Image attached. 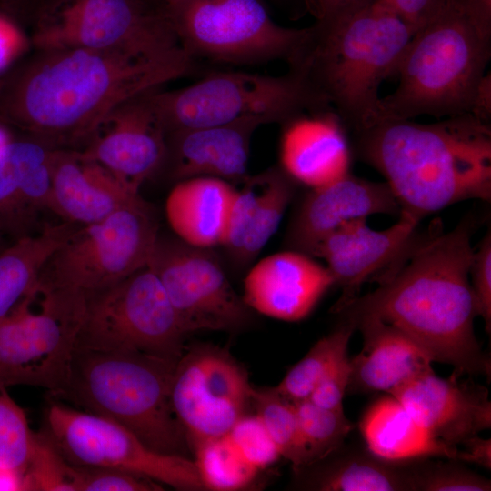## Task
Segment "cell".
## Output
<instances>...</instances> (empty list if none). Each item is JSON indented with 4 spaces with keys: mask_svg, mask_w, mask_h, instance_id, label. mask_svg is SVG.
<instances>
[{
    "mask_svg": "<svg viewBox=\"0 0 491 491\" xmlns=\"http://www.w3.org/2000/svg\"><path fill=\"white\" fill-rule=\"evenodd\" d=\"M192 63L185 49H35L0 75V121L54 149L86 143L115 108L185 75Z\"/></svg>",
    "mask_w": 491,
    "mask_h": 491,
    "instance_id": "1",
    "label": "cell"
},
{
    "mask_svg": "<svg viewBox=\"0 0 491 491\" xmlns=\"http://www.w3.org/2000/svg\"><path fill=\"white\" fill-rule=\"evenodd\" d=\"M475 226L474 216H466L445 232L435 220L376 289L333 313L346 322L377 318L412 339L433 362L452 366L457 376H489L490 358L474 331L478 311L469 269Z\"/></svg>",
    "mask_w": 491,
    "mask_h": 491,
    "instance_id": "2",
    "label": "cell"
},
{
    "mask_svg": "<svg viewBox=\"0 0 491 491\" xmlns=\"http://www.w3.org/2000/svg\"><path fill=\"white\" fill-rule=\"evenodd\" d=\"M353 135L356 155L384 175L400 213L419 223L456 203L491 200L487 121L472 114L431 124L386 119Z\"/></svg>",
    "mask_w": 491,
    "mask_h": 491,
    "instance_id": "3",
    "label": "cell"
},
{
    "mask_svg": "<svg viewBox=\"0 0 491 491\" xmlns=\"http://www.w3.org/2000/svg\"><path fill=\"white\" fill-rule=\"evenodd\" d=\"M414 31L377 1L316 22L289 63L353 133L377 121L381 83L394 76Z\"/></svg>",
    "mask_w": 491,
    "mask_h": 491,
    "instance_id": "4",
    "label": "cell"
},
{
    "mask_svg": "<svg viewBox=\"0 0 491 491\" xmlns=\"http://www.w3.org/2000/svg\"><path fill=\"white\" fill-rule=\"evenodd\" d=\"M490 55L491 36L448 0L412 36L394 75L396 88L380 97L376 122L472 114Z\"/></svg>",
    "mask_w": 491,
    "mask_h": 491,
    "instance_id": "5",
    "label": "cell"
},
{
    "mask_svg": "<svg viewBox=\"0 0 491 491\" xmlns=\"http://www.w3.org/2000/svg\"><path fill=\"white\" fill-rule=\"evenodd\" d=\"M176 363L141 353L76 348L59 397L123 426L157 452L188 457L191 450L170 403Z\"/></svg>",
    "mask_w": 491,
    "mask_h": 491,
    "instance_id": "6",
    "label": "cell"
},
{
    "mask_svg": "<svg viewBox=\"0 0 491 491\" xmlns=\"http://www.w3.org/2000/svg\"><path fill=\"white\" fill-rule=\"evenodd\" d=\"M156 91L150 99L166 135L246 118L286 123L306 111L330 110L294 70L281 76L216 73L184 88Z\"/></svg>",
    "mask_w": 491,
    "mask_h": 491,
    "instance_id": "7",
    "label": "cell"
},
{
    "mask_svg": "<svg viewBox=\"0 0 491 491\" xmlns=\"http://www.w3.org/2000/svg\"><path fill=\"white\" fill-rule=\"evenodd\" d=\"M86 297L63 290L26 295L0 321V378L6 385L66 388Z\"/></svg>",
    "mask_w": 491,
    "mask_h": 491,
    "instance_id": "8",
    "label": "cell"
},
{
    "mask_svg": "<svg viewBox=\"0 0 491 491\" xmlns=\"http://www.w3.org/2000/svg\"><path fill=\"white\" fill-rule=\"evenodd\" d=\"M157 237L155 211L139 195L105 219L79 226L46 261L37 288L88 298L145 266Z\"/></svg>",
    "mask_w": 491,
    "mask_h": 491,
    "instance_id": "9",
    "label": "cell"
},
{
    "mask_svg": "<svg viewBox=\"0 0 491 491\" xmlns=\"http://www.w3.org/2000/svg\"><path fill=\"white\" fill-rule=\"evenodd\" d=\"M185 336L161 282L146 265L86 298L76 348L177 362Z\"/></svg>",
    "mask_w": 491,
    "mask_h": 491,
    "instance_id": "10",
    "label": "cell"
},
{
    "mask_svg": "<svg viewBox=\"0 0 491 491\" xmlns=\"http://www.w3.org/2000/svg\"><path fill=\"white\" fill-rule=\"evenodd\" d=\"M182 46L195 55L227 63L284 58L292 62L310 27H284L260 0H182L166 11Z\"/></svg>",
    "mask_w": 491,
    "mask_h": 491,
    "instance_id": "11",
    "label": "cell"
},
{
    "mask_svg": "<svg viewBox=\"0 0 491 491\" xmlns=\"http://www.w3.org/2000/svg\"><path fill=\"white\" fill-rule=\"evenodd\" d=\"M43 432L73 465L122 470L181 491L205 490L193 458L157 452L101 416L53 401Z\"/></svg>",
    "mask_w": 491,
    "mask_h": 491,
    "instance_id": "12",
    "label": "cell"
},
{
    "mask_svg": "<svg viewBox=\"0 0 491 491\" xmlns=\"http://www.w3.org/2000/svg\"><path fill=\"white\" fill-rule=\"evenodd\" d=\"M35 49L130 48L167 54L184 48L167 13L143 0H65L38 23Z\"/></svg>",
    "mask_w": 491,
    "mask_h": 491,
    "instance_id": "13",
    "label": "cell"
},
{
    "mask_svg": "<svg viewBox=\"0 0 491 491\" xmlns=\"http://www.w3.org/2000/svg\"><path fill=\"white\" fill-rule=\"evenodd\" d=\"M147 266L161 282L186 335L237 333L252 325L254 311L235 292L212 248L158 235Z\"/></svg>",
    "mask_w": 491,
    "mask_h": 491,
    "instance_id": "14",
    "label": "cell"
},
{
    "mask_svg": "<svg viewBox=\"0 0 491 491\" xmlns=\"http://www.w3.org/2000/svg\"><path fill=\"white\" fill-rule=\"evenodd\" d=\"M253 388L246 370L224 348L199 344L184 351L173 372L170 403L191 453L247 413Z\"/></svg>",
    "mask_w": 491,
    "mask_h": 491,
    "instance_id": "15",
    "label": "cell"
},
{
    "mask_svg": "<svg viewBox=\"0 0 491 491\" xmlns=\"http://www.w3.org/2000/svg\"><path fill=\"white\" fill-rule=\"evenodd\" d=\"M153 92V91H152ZM150 93L115 108L102 122L82 150L119 180L138 190L166 159V134L150 99Z\"/></svg>",
    "mask_w": 491,
    "mask_h": 491,
    "instance_id": "16",
    "label": "cell"
},
{
    "mask_svg": "<svg viewBox=\"0 0 491 491\" xmlns=\"http://www.w3.org/2000/svg\"><path fill=\"white\" fill-rule=\"evenodd\" d=\"M418 224L405 213L384 230L370 228L366 219H355L321 242L314 256L326 260L334 285L342 288L332 312L356 297L364 283L378 280L403 261L418 237Z\"/></svg>",
    "mask_w": 491,
    "mask_h": 491,
    "instance_id": "17",
    "label": "cell"
},
{
    "mask_svg": "<svg viewBox=\"0 0 491 491\" xmlns=\"http://www.w3.org/2000/svg\"><path fill=\"white\" fill-rule=\"evenodd\" d=\"M400 207L386 182L346 174L311 189L300 201L286 229L288 249L314 256L321 242L339 226L376 214L399 215Z\"/></svg>",
    "mask_w": 491,
    "mask_h": 491,
    "instance_id": "18",
    "label": "cell"
},
{
    "mask_svg": "<svg viewBox=\"0 0 491 491\" xmlns=\"http://www.w3.org/2000/svg\"><path fill=\"white\" fill-rule=\"evenodd\" d=\"M458 377L453 372L450 377L443 378L433 371L405 383L389 395L432 436L458 447L491 427L488 390Z\"/></svg>",
    "mask_w": 491,
    "mask_h": 491,
    "instance_id": "19",
    "label": "cell"
},
{
    "mask_svg": "<svg viewBox=\"0 0 491 491\" xmlns=\"http://www.w3.org/2000/svg\"><path fill=\"white\" fill-rule=\"evenodd\" d=\"M332 286L326 266L289 249L270 255L249 269L242 297L255 312L295 322L306 317Z\"/></svg>",
    "mask_w": 491,
    "mask_h": 491,
    "instance_id": "20",
    "label": "cell"
},
{
    "mask_svg": "<svg viewBox=\"0 0 491 491\" xmlns=\"http://www.w3.org/2000/svg\"><path fill=\"white\" fill-rule=\"evenodd\" d=\"M235 190L221 246L231 267L246 269L276 231L296 192V182L281 167L247 175Z\"/></svg>",
    "mask_w": 491,
    "mask_h": 491,
    "instance_id": "21",
    "label": "cell"
},
{
    "mask_svg": "<svg viewBox=\"0 0 491 491\" xmlns=\"http://www.w3.org/2000/svg\"><path fill=\"white\" fill-rule=\"evenodd\" d=\"M265 124L260 118H246L168 133L164 166H167L169 177L175 182L211 176L241 183L248 175L251 138Z\"/></svg>",
    "mask_w": 491,
    "mask_h": 491,
    "instance_id": "22",
    "label": "cell"
},
{
    "mask_svg": "<svg viewBox=\"0 0 491 491\" xmlns=\"http://www.w3.org/2000/svg\"><path fill=\"white\" fill-rule=\"evenodd\" d=\"M139 195L77 150L53 149L49 210L64 221L80 226L101 221Z\"/></svg>",
    "mask_w": 491,
    "mask_h": 491,
    "instance_id": "23",
    "label": "cell"
},
{
    "mask_svg": "<svg viewBox=\"0 0 491 491\" xmlns=\"http://www.w3.org/2000/svg\"><path fill=\"white\" fill-rule=\"evenodd\" d=\"M310 114L285 123L280 167L296 183L314 189L349 173L351 151L345 126L335 112Z\"/></svg>",
    "mask_w": 491,
    "mask_h": 491,
    "instance_id": "24",
    "label": "cell"
},
{
    "mask_svg": "<svg viewBox=\"0 0 491 491\" xmlns=\"http://www.w3.org/2000/svg\"><path fill=\"white\" fill-rule=\"evenodd\" d=\"M348 323L362 333L363 347L349 357L346 393L390 394L405 383L434 371L431 357L394 326L369 316Z\"/></svg>",
    "mask_w": 491,
    "mask_h": 491,
    "instance_id": "25",
    "label": "cell"
},
{
    "mask_svg": "<svg viewBox=\"0 0 491 491\" xmlns=\"http://www.w3.org/2000/svg\"><path fill=\"white\" fill-rule=\"evenodd\" d=\"M54 148L34 138L12 140L0 153V232L19 233L49 209Z\"/></svg>",
    "mask_w": 491,
    "mask_h": 491,
    "instance_id": "26",
    "label": "cell"
},
{
    "mask_svg": "<svg viewBox=\"0 0 491 491\" xmlns=\"http://www.w3.org/2000/svg\"><path fill=\"white\" fill-rule=\"evenodd\" d=\"M235 189L227 181L197 176L176 182L165 202L166 218L176 237L201 248L222 246Z\"/></svg>",
    "mask_w": 491,
    "mask_h": 491,
    "instance_id": "27",
    "label": "cell"
},
{
    "mask_svg": "<svg viewBox=\"0 0 491 491\" xmlns=\"http://www.w3.org/2000/svg\"><path fill=\"white\" fill-rule=\"evenodd\" d=\"M409 461L392 462L344 445L295 472L296 486L314 491H413Z\"/></svg>",
    "mask_w": 491,
    "mask_h": 491,
    "instance_id": "28",
    "label": "cell"
},
{
    "mask_svg": "<svg viewBox=\"0 0 491 491\" xmlns=\"http://www.w3.org/2000/svg\"><path fill=\"white\" fill-rule=\"evenodd\" d=\"M359 428L366 448L392 462L432 456L456 461L458 447L430 433L393 396H381L363 414Z\"/></svg>",
    "mask_w": 491,
    "mask_h": 491,
    "instance_id": "29",
    "label": "cell"
},
{
    "mask_svg": "<svg viewBox=\"0 0 491 491\" xmlns=\"http://www.w3.org/2000/svg\"><path fill=\"white\" fill-rule=\"evenodd\" d=\"M78 227L65 221L47 225L39 234L21 236L0 252V321L36 287L46 261Z\"/></svg>",
    "mask_w": 491,
    "mask_h": 491,
    "instance_id": "30",
    "label": "cell"
},
{
    "mask_svg": "<svg viewBox=\"0 0 491 491\" xmlns=\"http://www.w3.org/2000/svg\"><path fill=\"white\" fill-rule=\"evenodd\" d=\"M356 330L354 325L339 321L330 334L320 338L286 374L276 389L286 399L308 398L319 380L343 357Z\"/></svg>",
    "mask_w": 491,
    "mask_h": 491,
    "instance_id": "31",
    "label": "cell"
},
{
    "mask_svg": "<svg viewBox=\"0 0 491 491\" xmlns=\"http://www.w3.org/2000/svg\"><path fill=\"white\" fill-rule=\"evenodd\" d=\"M192 454L205 490H241L259 472L236 450L226 434L199 443Z\"/></svg>",
    "mask_w": 491,
    "mask_h": 491,
    "instance_id": "32",
    "label": "cell"
},
{
    "mask_svg": "<svg viewBox=\"0 0 491 491\" xmlns=\"http://www.w3.org/2000/svg\"><path fill=\"white\" fill-rule=\"evenodd\" d=\"M252 406L276 445L281 457L290 462L294 472L307 466V454L293 402L275 386L253 388Z\"/></svg>",
    "mask_w": 491,
    "mask_h": 491,
    "instance_id": "33",
    "label": "cell"
},
{
    "mask_svg": "<svg viewBox=\"0 0 491 491\" xmlns=\"http://www.w3.org/2000/svg\"><path fill=\"white\" fill-rule=\"evenodd\" d=\"M292 402L307 454L306 466L322 460L344 445L353 428L344 409L322 407L309 398Z\"/></svg>",
    "mask_w": 491,
    "mask_h": 491,
    "instance_id": "34",
    "label": "cell"
},
{
    "mask_svg": "<svg viewBox=\"0 0 491 491\" xmlns=\"http://www.w3.org/2000/svg\"><path fill=\"white\" fill-rule=\"evenodd\" d=\"M0 378V466L21 475L33 453L36 433L28 424L24 409L7 392Z\"/></svg>",
    "mask_w": 491,
    "mask_h": 491,
    "instance_id": "35",
    "label": "cell"
},
{
    "mask_svg": "<svg viewBox=\"0 0 491 491\" xmlns=\"http://www.w3.org/2000/svg\"><path fill=\"white\" fill-rule=\"evenodd\" d=\"M23 490L75 491V466L68 462L45 434L36 433L30 459L22 473Z\"/></svg>",
    "mask_w": 491,
    "mask_h": 491,
    "instance_id": "36",
    "label": "cell"
},
{
    "mask_svg": "<svg viewBox=\"0 0 491 491\" xmlns=\"http://www.w3.org/2000/svg\"><path fill=\"white\" fill-rule=\"evenodd\" d=\"M413 491H490L491 482L460 462L410 460Z\"/></svg>",
    "mask_w": 491,
    "mask_h": 491,
    "instance_id": "37",
    "label": "cell"
},
{
    "mask_svg": "<svg viewBox=\"0 0 491 491\" xmlns=\"http://www.w3.org/2000/svg\"><path fill=\"white\" fill-rule=\"evenodd\" d=\"M226 435L243 457L259 471L281 457L276 445L256 413L244 415Z\"/></svg>",
    "mask_w": 491,
    "mask_h": 491,
    "instance_id": "38",
    "label": "cell"
},
{
    "mask_svg": "<svg viewBox=\"0 0 491 491\" xmlns=\"http://www.w3.org/2000/svg\"><path fill=\"white\" fill-rule=\"evenodd\" d=\"M164 489L162 485L153 480L122 470L75 466V491H158Z\"/></svg>",
    "mask_w": 491,
    "mask_h": 491,
    "instance_id": "39",
    "label": "cell"
},
{
    "mask_svg": "<svg viewBox=\"0 0 491 491\" xmlns=\"http://www.w3.org/2000/svg\"><path fill=\"white\" fill-rule=\"evenodd\" d=\"M471 286L476 301L478 316L491 328V233H486L478 247L474 250L469 269Z\"/></svg>",
    "mask_w": 491,
    "mask_h": 491,
    "instance_id": "40",
    "label": "cell"
},
{
    "mask_svg": "<svg viewBox=\"0 0 491 491\" xmlns=\"http://www.w3.org/2000/svg\"><path fill=\"white\" fill-rule=\"evenodd\" d=\"M349 376V356H346L319 380L308 398L322 407L344 409L343 399L347 391Z\"/></svg>",
    "mask_w": 491,
    "mask_h": 491,
    "instance_id": "41",
    "label": "cell"
},
{
    "mask_svg": "<svg viewBox=\"0 0 491 491\" xmlns=\"http://www.w3.org/2000/svg\"><path fill=\"white\" fill-rule=\"evenodd\" d=\"M395 13L416 33L431 20L448 0H376Z\"/></svg>",
    "mask_w": 491,
    "mask_h": 491,
    "instance_id": "42",
    "label": "cell"
},
{
    "mask_svg": "<svg viewBox=\"0 0 491 491\" xmlns=\"http://www.w3.org/2000/svg\"><path fill=\"white\" fill-rule=\"evenodd\" d=\"M28 40L9 17L0 14V75L25 54Z\"/></svg>",
    "mask_w": 491,
    "mask_h": 491,
    "instance_id": "43",
    "label": "cell"
},
{
    "mask_svg": "<svg viewBox=\"0 0 491 491\" xmlns=\"http://www.w3.org/2000/svg\"><path fill=\"white\" fill-rule=\"evenodd\" d=\"M376 0H312V9L317 22H326L349 15Z\"/></svg>",
    "mask_w": 491,
    "mask_h": 491,
    "instance_id": "44",
    "label": "cell"
},
{
    "mask_svg": "<svg viewBox=\"0 0 491 491\" xmlns=\"http://www.w3.org/2000/svg\"><path fill=\"white\" fill-rule=\"evenodd\" d=\"M459 446L456 461L460 463H471L480 466L486 469L491 468V441L478 436H475Z\"/></svg>",
    "mask_w": 491,
    "mask_h": 491,
    "instance_id": "45",
    "label": "cell"
},
{
    "mask_svg": "<svg viewBox=\"0 0 491 491\" xmlns=\"http://www.w3.org/2000/svg\"><path fill=\"white\" fill-rule=\"evenodd\" d=\"M466 16L486 35L491 36V0H455Z\"/></svg>",
    "mask_w": 491,
    "mask_h": 491,
    "instance_id": "46",
    "label": "cell"
},
{
    "mask_svg": "<svg viewBox=\"0 0 491 491\" xmlns=\"http://www.w3.org/2000/svg\"><path fill=\"white\" fill-rule=\"evenodd\" d=\"M0 490H23L21 475L0 466Z\"/></svg>",
    "mask_w": 491,
    "mask_h": 491,
    "instance_id": "47",
    "label": "cell"
},
{
    "mask_svg": "<svg viewBox=\"0 0 491 491\" xmlns=\"http://www.w3.org/2000/svg\"><path fill=\"white\" fill-rule=\"evenodd\" d=\"M10 139L11 138L7 135L5 129L2 125H0V153L6 145V144L10 141Z\"/></svg>",
    "mask_w": 491,
    "mask_h": 491,
    "instance_id": "48",
    "label": "cell"
},
{
    "mask_svg": "<svg viewBox=\"0 0 491 491\" xmlns=\"http://www.w3.org/2000/svg\"><path fill=\"white\" fill-rule=\"evenodd\" d=\"M166 4V7H171L176 4H178L179 2H181L182 0H164Z\"/></svg>",
    "mask_w": 491,
    "mask_h": 491,
    "instance_id": "49",
    "label": "cell"
},
{
    "mask_svg": "<svg viewBox=\"0 0 491 491\" xmlns=\"http://www.w3.org/2000/svg\"><path fill=\"white\" fill-rule=\"evenodd\" d=\"M307 4H309L312 7V0H306Z\"/></svg>",
    "mask_w": 491,
    "mask_h": 491,
    "instance_id": "50",
    "label": "cell"
},
{
    "mask_svg": "<svg viewBox=\"0 0 491 491\" xmlns=\"http://www.w3.org/2000/svg\"><path fill=\"white\" fill-rule=\"evenodd\" d=\"M1 233V232H0Z\"/></svg>",
    "mask_w": 491,
    "mask_h": 491,
    "instance_id": "51",
    "label": "cell"
}]
</instances>
